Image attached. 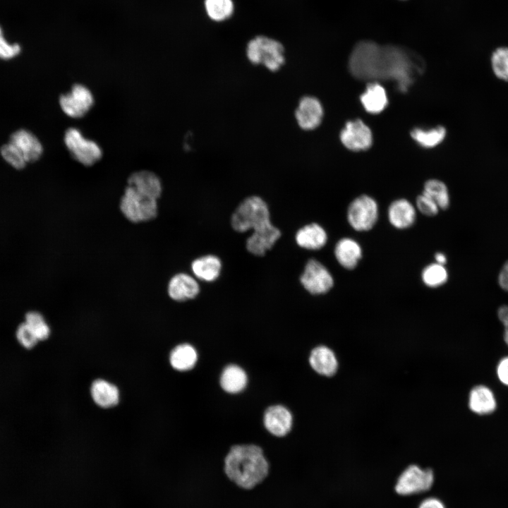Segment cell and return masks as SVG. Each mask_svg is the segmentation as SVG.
<instances>
[{"mask_svg": "<svg viewBox=\"0 0 508 508\" xmlns=\"http://www.w3.org/2000/svg\"><path fill=\"white\" fill-rule=\"evenodd\" d=\"M349 68L358 79L391 80L404 92L423 73L425 65L420 56L406 49L362 41L353 48Z\"/></svg>", "mask_w": 508, "mask_h": 508, "instance_id": "1", "label": "cell"}, {"mask_svg": "<svg viewBox=\"0 0 508 508\" xmlns=\"http://www.w3.org/2000/svg\"><path fill=\"white\" fill-rule=\"evenodd\" d=\"M269 468L262 449L255 445H234L224 459L226 476L244 490H251L263 482Z\"/></svg>", "mask_w": 508, "mask_h": 508, "instance_id": "2", "label": "cell"}, {"mask_svg": "<svg viewBox=\"0 0 508 508\" xmlns=\"http://www.w3.org/2000/svg\"><path fill=\"white\" fill-rule=\"evenodd\" d=\"M271 224L269 207L258 195H250L243 200L231 218L233 229L240 233L260 230Z\"/></svg>", "mask_w": 508, "mask_h": 508, "instance_id": "3", "label": "cell"}, {"mask_svg": "<svg viewBox=\"0 0 508 508\" xmlns=\"http://www.w3.org/2000/svg\"><path fill=\"white\" fill-rule=\"evenodd\" d=\"M246 56L252 65L262 66L272 73L279 71L286 63L282 43L265 35H257L248 41Z\"/></svg>", "mask_w": 508, "mask_h": 508, "instance_id": "4", "label": "cell"}, {"mask_svg": "<svg viewBox=\"0 0 508 508\" xmlns=\"http://www.w3.org/2000/svg\"><path fill=\"white\" fill-rule=\"evenodd\" d=\"M119 208L126 219L136 224L151 221L158 214L157 200L144 195L129 186L121 198Z\"/></svg>", "mask_w": 508, "mask_h": 508, "instance_id": "5", "label": "cell"}, {"mask_svg": "<svg viewBox=\"0 0 508 508\" xmlns=\"http://www.w3.org/2000/svg\"><path fill=\"white\" fill-rule=\"evenodd\" d=\"M434 482L435 475L432 469L411 464L400 473L395 483L394 490L399 495L409 496L429 490Z\"/></svg>", "mask_w": 508, "mask_h": 508, "instance_id": "6", "label": "cell"}, {"mask_svg": "<svg viewBox=\"0 0 508 508\" xmlns=\"http://www.w3.org/2000/svg\"><path fill=\"white\" fill-rule=\"evenodd\" d=\"M64 141L72 157L85 166H92L102 157V151L99 145L85 138L75 128H69L66 131Z\"/></svg>", "mask_w": 508, "mask_h": 508, "instance_id": "7", "label": "cell"}, {"mask_svg": "<svg viewBox=\"0 0 508 508\" xmlns=\"http://www.w3.org/2000/svg\"><path fill=\"white\" fill-rule=\"evenodd\" d=\"M378 205L372 197L362 195L356 198L347 209V220L350 226L358 231L370 230L378 219Z\"/></svg>", "mask_w": 508, "mask_h": 508, "instance_id": "8", "label": "cell"}, {"mask_svg": "<svg viewBox=\"0 0 508 508\" xmlns=\"http://www.w3.org/2000/svg\"><path fill=\"white\" fill-rule=\"evenodd\" d=\"M300 282L310 294L319 295L327 293L334 285V279L327 268L320 262L310 259L300 276Z\"/></svg>", "mask_w": 508, "mask_h": 508, "instance_id": "9", "label": "cell"}, {"mask_svg": "<svg viewBox=\"0 0 508 508\" xmlns=\"http://www.w3.org/2000/svg\"><path fill=\"white\" fill-rule=\"evenodd\" d=\"M59 102L64 114L69 117L78 119L90 111L94 104V97L86 86L75 84L68 92L60 96Z\"/></svg>", "mask_w": 508, "mask_h": 508, "instance_id": "10", "label": "cell"}, {"mask_svg": "<svg viewBox=\"0 0 508 508\" xmlns=\"http://www.w3.org/2000/svg\"><path fill=\"white\" fill-rule=\"evenodd\" d=\"M324 113L322 104L318 97L304 95L297 103L294 110V119L299 128L310 131L322 123Z\"/></svg>", "mask_w": 508, "mask_h": 508, "instance_id": "11", "label": "cell"}, {"mask_svg": "<svg viewBox=\"0 0 508 508\" xmlns=\"http://www.w3.org/2000/svg\"><path fill=\"white\" fill-rule=\"evenodd\" d=\"M341 143L352 151L365 150L373 143L370 128L361 119L349 121L339 135Z\"/></svg>", "mask_w": 508, "mask_h": 508, "instance_id": "12", "label": "cell"}, {"mask_svg": "<svg viewBox=\"0 0 508 508\" xmlns=\"http://www.w3.org/2000/svg\"><path fill=\"white\" fill-rule=\"evenodd\" d=\"M200 291V287L195 277L184 272L174 274L167 285L168 296L177 302L193 299Z\"/></svg>", "mask_w": 508, "mask_h": 508, "instance_id": "13", "label": "cell"}, {"mask_svg": "<svg viewBox=\"0 0 508 508\" xmlns=\"http://www.w3.org/2000/svg\"><path fill=\"white\" fill-rule=\"evenodd\" d=\"M281 231L272 223L260 230L253 231L246 239L247 250L256 256H263L281 237Z\"/></svg>", "mask_w": 508, "mask_h": 508, "instance_id": "14", "label": "cell"}, {"mask_svg": "<svg viewBox=\"0 0 508 508\" xmlns=\"http://www.w3.org/2000/svg\"><path fill=\"white\" fill-rule=\"evenodd\" d=\"M9 142L23 154L28 163L37 161L43 154L44 148L40 139L31 131L21 128L14 131Z\"/></svg>", "mask_w": 508, "mask_h": 508, "instance_id": "15", "label": "cell"}, {"mask_svg": "<svg viewBox=\"0 0 508 508\" xmlns=\"http://www.w3.org/2000/svg\"><path fill=\"white\" fill-rule=\"evenodd\" d=\"M469 409L478 416H488L497 408V401L493 391L485 385H477L469 392Z\"/></svg>", "mask_w": 508, "mask_h": 508, "instance_id": "16", "label": "cell"}, {"mask_svg": "<svg viewBox=\"0 0 508 508\" xmlns=\"http://www.w3.org/2000/svg\"><path fill=\"white\" fill-rule=\"evenodd\" d=\"M128 185L137 192L147 197L158 200L162 193V183L155 173L141 170L132 174L128 179Z\"/></svg>", "mask_w": 508, "mask_h": 508, "instance_id": "17", "label": "cell"}, {"mask_svg": "<svg viewBox=\"0 0 508 508\" xmlns=\"http://www.w3.org/2000/svg\"><path fill=\"white\" fill-rule=\"evenodd\" d=\"M264 425L272 435L277 437L284 436L291 428V413L283 406H272L265 413Z\"/></svg>", "mask_w": 508, "mask_h": 508, "instance_id": "18", "label": "cell"}, {"mask_svg": "<svg viewBox=\"0 0 508 508\" xmlns=\"http://www.w3.org/2000/svg\"><path fill=\"white\" fill-rule=\"evenodd\" d=\"M389 223L398 229L411 226L416 219L415 207L406 199L400 198L393 201L387 210Z\"/></svg>", "mask_w": 508, "mask_h": 508, "instance_id": "19", "label": "cell"}, {"mask_svg": "<svg viewBox=\"0 0 508 508\" xmlns=\"http://www.w3.org/2000/svg\"><path fill=\"white\" fill-rule=\"evenodd\" d=\"M327 234L325 229L317 223L306 224L299 229L295 235L296 244L307 250H319L327 241Z\"/></svg>", "mask_w": 508, "mask_h": 508, "instance_id": "20", "label": "cell"}, {"mask_svg": "<svg viewBox=\"0 0 508 508\" xmlns=\"http://www.w3.org/2000/svg\"><path fill=\"white\" fill-rule=\"evenodd\" d=\"M196 279L206 282L215 281L220 275L222 264L216 255L207 254L195 259L190 265Z\"/></svg>", "mask_w": 508, "mask_h": 508, "instance_id": "21", "label": "cell"}, {"mask_svg": "<svg viewBox=\"0 0 508 508\" xmlns=\"http://www.w3.org/2000/svg\"><path fill=\"white\" fill-rule=\"evenodd\" d=\"M334 255L341 266L352 270L362 258V248L354 239L343 238L335 246Z\"/></svg>", "mask_w": 508, "mask_h": 508, "instance_id": "22", "label": "cell"}, {"mask_svg": "<svg viewBox=\"0 0 508 508\" xmlns=\"http://www.w3.org/2000/svg\"><path fill=\"white\" fill-rule=\"evenodd\" d=\"M309 363L316 373L325 376H332L338 368V361L334 353L325 346L313 349Z\"/></svg>", "mask_w": 508, "mask_h": 508, "instance_id": "23", "label": "cell"}, {"mask_svg": "<svg viewBox=\"0 0 508 508\" xmlns=\"http://www.w3.org/2000/svg\"><path fill=\"white\" fill-rule=\"evenodd\" d=\"M360 99L365 111L370 114L382 112L388 104L385 88L376 82L368 84L365 91L360 96Z\"/></svg>", "mask_w": 508, "mask_h": 508, "instance_id": "24", "label": "cell"}, {"mask_svg": "<svg viewBox=\"0 0 508 508\" xmlns=\"http://www.w3.org/2000/svg\"><path fill=\"white\" fill-rule=\"evenodd\" d=\"M92 397L98 406L103 408L116 405L119 399V392L113 384L104 380H97L91 386Z\"/></svg>", "mask_w": 508, "mask_h": 508, "instance_id": "25", "label": "cell"}, {"mask_svg": "<svg viewBox=\"0 0 508 508\" xmlns=\"http://www.w3.org/2000/svg\"><path fill=\"white\" fill-rule=\"evenodd\" d=\"M247 375L246 372L236 365L226 366L220 377V385L222 389L231 394L241 392L247 385Z\"/></svg>", "mask_w": 508, "mask_h": 508, "instance_id": "26", "label": "cell"}, {"mask_svg": "<svg viewBox=\"0 0 508 508\" xmlns=\"http://www.w3.org/2000/svg\"><path fill=\"white\" fill-rule=\"evenodd\" d=\"M198 354L195 349L188 344H183L175 347L170 354L171 366L179 371L192 369L195 365Z\"/></svg>", "mask_w": 508, "mask_h": 508, "instance_id": "27", "label": "cell"}, {"mask_svg": "<svg viewBox=\"0 0 508 508\" xmlns=\"http://www.w3.org/2000/svg\"><path fill=\"white\" fill-rule=\"evenodd\" d=\"M447 131L445 127L438 126L429 129L419 127L411 131V138L421 147L430 148L440 144L445 138Z\"/></svg>", "mask_w": 508, "mask_h": 508, "instance_id": "28", "label": "cell"}, {"mask_svg": "<svg viewBox=\"0 0 508 508\" xmlns=\"http://www.w3.org/2000/svg\"><path fill=\"white\" fill-rule=\"evenodd\" d=\"M204 7L209 18L217 23L230 18L234 11L233 0H205Z\"/></svg>", "mask_w": 508, "mask_h": 508, "instance_id": "29", "label": "cell"}, {"mask_svg": "<svg viewBox=\"0 0 508 508\" xmlns=\"http://www.w3.org/2000/svg\"><path fill=\"white\" fill-rule=\"evenodd\" d=\"M423 193L431 198L440 209L446 210L450 204L449 194L446 184L437 179H430L424 184Z\"/></svg>", "mask_w": 508, "mask_h": 508, "instance_id": "30", "label": "cell"}, {"mask_svg": "<svg viewBox=\"0 0 508 508\" xmlns=\"http://www.w3.org/2000/svg\"><path fill=\"white\" fill-rule=\"evenodd\" d=\"M448 277V272L445 265L437 262L427 265L421 274L423 282L430 288H437L445 284L447 282Z\"/></svg>", "mask_w": 508, "mask_h": 508, "instance_id": "31", "label": "cell"}, {"mask_svg": "<svg viewBox=\"0 0 508 508\" xmlns=\"http://www.w3.org/2000/svg\"><path fill=\"white\" fill-rule=\"evenodd\" d=\"M491 68L499 80L508 83V47L495 49L491 56Z\"/></svg>", "mask_w": 508, "mask_h": 508, "instance_id": "32", "label": "cell"}, {"mask_svg": "<svg viewBox=\"0 0 508 508\" xmlns=\"http://www.w3.org/2000/svg\"><path fill=\"white\" fill-rule=\"evenodd\" d=\"M25 323L39 340L47 339L50 329L43 315L37 311H30L26 314Z\"/></svg>", "mask_w": 508, "mask_h": 508, "instance_id": "33", "label": "cell"}, {"mask_svg": "<svg viewBox=\"0 0 508 508\" xmlns=\"http://www.w3.org/2000/svg\"><path fill=\"white\" fill-rule=\"evenodd\" d=\"M0 154L6 162L16 169H23L28 164L20 151L9 141L1 147Z\"/></svg>", "mask_w": 508, "mask_h": 508, "instance_id": "34", "label": "cell"}, {"mask_svg": "<svg viewBox=\"0 0 508 508\" xmlns=\"http://www.w3.org/2000/svg\"><path fill=\"white\" fill-rule=\"evenodd\" d=\"M22 47L17 42H10L5 37L3 28L0 25V59L8 61L18 56Z\"/></svg>", "mask_w": 508, "mask_h": 508, "instance_id": "35", "label": "cell"}, {"mask_svg": "<svg viewBox=\"0 0 508 508\" xmlns=\"http://www.w3.org/2000/svg\"><path fill=\"white\" fill-rule=\"evenodd\" d=\"M416 208L426 216H435L439 212L438 205L428 196L422 193L416 200Z\"/></svg>", "mask_w": 508, "mask_h": 508, "instance_id": "36", "label": "cell"}, {"mask_svg": "<svg viewBox=\"0 0 508 508\" xmlns=\"http://www.w3.org/2000/svg\"><path fill=\"white\" fill-rule=\"evenodd\" d=\"M16 337L18 341L27 349L32 348L38 341V339L25 322L18 327Z\"/></svg>", "mask_w": 508, "mask_h": 508, "instance_id": "37", "label": "cell"}, {"mask_svg": "<svg viewBox=\"0 0 508 508\" xmlns=\"http://www.w3.org/2000/svg\"><path fill=\"white\" fill-rule=\"evenodd\" d=\"M496 375L501 384L508 387V356L499 360L496 366Z\"/></svg>", "mask_w": 508, "mask_h": 508, "instance_id": "38", "label": "cell"}, {"mask_svg": "<svg viewBox=\"0 0 508 508\" xmlns=\"http://www.w3.org/2000/svg\"><path fill=\"white\" fill-rule=\"evenodd\" d=\"M497 282L502 290L508 292V260L504 262L499 272Z\"/></svg>", "mask_w": 508, "mask_h": 508, "instance_id": "39", "label": "cell"}, {"mask_svg": "<svg viewBox=\"0 0 508 508\" xmlns=\"http://www.w3.org/2000/svg\"><path fill=\"white\" fill-rule=\"evenodd\" d=\"M418 508H446L444 503L438 498L429 497L423 500Z\"/></svg>", "mask_w": 508, "mask_h": 508, "instance_id": "40", "label": "cell"}, {"mask_svg": "<svg viewBox=\"0 0 508 508\" xmlns=\"http://www.w3.org/2000/svg\"><path fill=\"white\" fill-rule=\"evenodd\" d=\"M497 314L504 329H508V305L501 306L497 309Z\"/></svg>", "mask_w": 508, "mask_h": 508, "instance_id": "41", "label": "cell"}, {"mask_svg": "<svg viewBox=\"0 0 508 508\" xmlns=\"http://www.w3.org/2000/svg\"><path fill=\"white\" fill-rule=\"evenodd\" d=\"M435 262L445 265L447 263V257L442 253H436L435 255Z\"/></svg>", "mask_w": 508, "mask_h": 508, "instance_id": "42", "label": "cell"}, {"mask_svg": "<svg viewBox=\"0 0 508 508\" xmlns=\"http://www.w3.org/2000/svg\"><path fill=\"white\" fill-rule=\"evenodd\" d=\"M503 339H504L505 344L508 346V329H504V334H503Z\"/></svg>", "mask_w": 508, "mask_h": 508, "instance_id": "43", "label": "cell"}]
</instances>
